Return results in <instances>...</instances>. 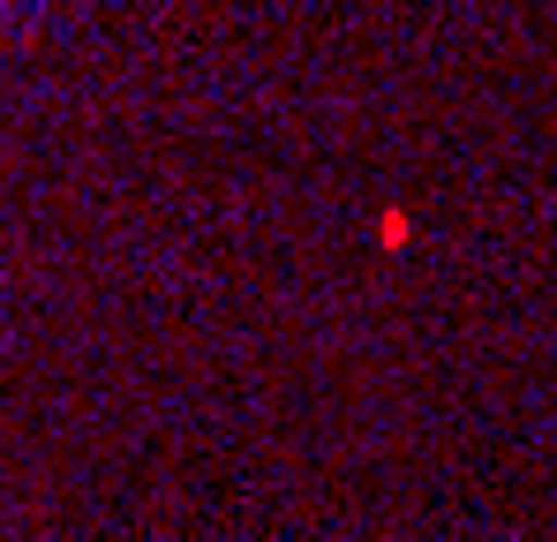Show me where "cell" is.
<instances>
[{
    "instance_id": "6da1fadb",
    "label": "cell",
    "mask_w": 557,
    "mask_h": 542,
    "mask_svg": "<svg viewBox=\"0 0 557 542\" xmlns=\"http://www.w3.org/2000/svg\"><path fill=\"white\" fill-rule=\"evenodd\" d=\"M0 8H8V0H0Z\"/></svg>"
}]
</instances>
